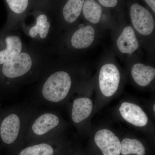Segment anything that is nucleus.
<instances>
[{
    "instance_id": "nucleus-1",
    "label": "nucleus",
    "mask_w": 155,
    "mask_h": 155,
    "mask_svg": "<svg viewBox=\"0 0 155 155\" xmlns=\"http://www.w3.org/2000/svg\"><path fill=\"white\" fill-rule=\"evenodd\" d=\"M72 84L70 75L64 71L54 72L48 78L42 87L45 98L54 103L65 99L69 93Z\"/></svg>"
},
{
    "instance_id": "nucleus-2",
    "label": "nucleus",
    "mask_w": 155,
    "mask_h": 155,
    "mask_svg": "<svg viewBox=\"0 0 155 155\" xmlns=\"http://www.w3.org/2000/svg\"><path fill=\"white\" fill-rule=\"evenodd\" d=\"M120 73L113 64L104 65L100 70L99 83L100 90L105 96H112L116 92L120 81Z\"/></svg>"
},
{
    "instance_id": "nucleus-3",
    "label": "nucleus",
    "mask_w": 155,
    "mask_h": 155,
    "mask_svg": "<svg viewBox=\"0 0 155 155\" xmlns=\"http://www.w3.org/2000/svg\"><path fill=\"white\" fill-rule=\"evenodd\" d=\"M32 65V58L30 54L25 52H21L2 65V72L8 78H16L25 75L31 69Z\"/></svg>"
},
{
    "instance_id": "nucleus-4",
    "label": "nucleus",
    "mask_w": 155,
    "mask_h": 155,
    "mask_svg": "<svg viewBox=\"0 0 155 155\" xmlns=\"http://www.w3.org/2000/svg\"><path fill=\"white\" fill-rule=\"evenodd\" d=\"M131 22L136 30L143 35H150L153 30L155 22L152 14L144 7L133 4L130 9Z\"/></svg>"
},
{
    "instance_id": "nucleus-5",
    "label": "nucleus",
    "mask_w": 155,
    "mask_h": 155,
    "mask_svg": "<svg viewBox=\"0 0 155 155\" xmlns=\"http://www.w3.org/2000/svg\"><path fill=\"white\" fill-rule=\"evenodd\" d=\"M22 41L14 35H0V66H2L22 52Z\"/></svg>"
},
{
    "instance_id": "nucleus-6",
    "label": "nucleus",
    "mask_w": 155,
    "mask_h": 155,
    "mask_svg": "<svg viewBox=\"0 0 155 155\" xmlns=\"http://www.w3.org/2000/svg\"><path fill=\"white\" fill-rule=\"evenodd\" d=\"M94 141L104 155H119L121 153V142L110 130H98L95 135Z\"/></svg>"
},
{
    "instance_id": "nucleus-7",
    "label": "nucleus",
    "mask_w": 155,
    "mask_h": 155,
    "mask_svg": "<svg viewBox=\"0 0 155 155\" xmlns=\"http://www.w3.org/2000/svg\"><path fill=\"white\" fill-rule=\"evenodd\" d=\"M120 114L127 122L137 127H143L147 124L146 114L139 106L128 102L122 103L119 109Z\"/></svg>"
},
{
    "instance_id": "nucleus-8",
    "label": "nucleus",
    "mask_w": 155,
    "mask_h": 155,
    "mask_svg": "<svg viewBox=\"0 0 155 155\" xmlns=\"http://www.w3.org/2000/svg\"><path fill=\"white\" fill-rule=\"evenodd\" d=\"M20 121L17 114H11L3 120L0 127V134L5 143L11 144L16 141L19 135Z\"/></svg>"
},
{
    "instance_id": "nucleus-9",
    "label": "nucleus",
    "mask_w": 155,
    "mask_h": 155,
    "mask_svg": "<svg viewBox=\"0 0 155 155\" xmlns=\"http://www.w3.org/2000/svg\"><path fill=\"white\" fill-rule=\"evenodd\" d=\"M119 51L124 54H130L138 49L139 43L132 27H125L117 41Z\"/></svg>"
},
{
    "instance_id": "nucleus-10",
    "label": "nucleus",
    "mask_w": 155,
    "mask_h": 155,
    "mask_svg": "<svg viewBox=\"0 0 155 155\" xmlns=\"http://www.w3.org/2000/svg\"><path fill=\"white\" fill-rule=\"evenodd\" d=\"M95 31L90 25L79 28L72 35L71 44L76 49H84L88 47L94 40Z\"/></svg>"
},
{
    "instance_id": "nucleus-11",
    "label": "nucleus",
    "mask_w": 155,
    "mask_h": 155,
    "mask_svg": "<svg viewBox=\"0 0 155 155\" xmlns=\"http://www.w3.org/2000/svg\"><path fill=\"white\" fill-rule=\"evenodd\" d=\"M59 122V118L54 114H43L34 122L32 126V130L36 135H44L58 126Z\"/></svg>"
},
{
    "instance_id": "nucleus-12",
    "label": "nucleus",
    "mask_w": 155,
    "mask_h": 155,
    "mask_svg": "<svg viewBox=\"0 0 155 155\" xmlns=\"http://www.w3.org/2000/svg\"><path fill=\"white\" fill-rule=\"evenodd\" d=\"M92 107V102L88 98H79L75 100L72 109L73 122L79 123L88 118L91 114Z\"/></svg>"
},
{
    "instance_id": "nucleus-13",
    "label": "nucleus",
    "mask_w": 155,
    "mask_h": 155,
    "mask_svg": "<svg viewBox=\"0 0 155 155\" xmlns=\"http://www.w3.org/2000/svg\"><path fill=\"white\" fill-rule=\"evenodd\" d=\"M131 75L137 84L140 86H146L154 79L155 69L143 64H136L131 69Z\"/></svg>"
},
{
    "instance_id": "nucleus-14",
    "label": "nucleus",
    "mask_w": 155,
    "mask_h": 155,
    "mask_svg": "<svg viewBox=\"0 0 155 155\" xmlns=\"http://www.w3.org/2000/svg\"><path fill=\"white\" fill-rule=\"evenodd\" d=\"M36 24L29 31V35L32 38L39 35L41 39L45 38L49 32L50 23L46 14L41 11L36 12Z\"/></svg>"
},
{
    "instance_id": "nucleus-15",
    "label": "nucleus",
    "mask_w": 155,
    "mask_h": 155,
    "mask_svg": "<svg viewBox=\"0 0 155 155\" xmlns=\"http://www.w3.org/2000/svg\"><path fill=\"white\" fill-rule=\"evenodd\" d=\"M84 0H67L62 10L65 21L72 23L77 20L80 16Z\"/></svg>"
},
{
    "instance_id": "nucleus-16",
    "label": "nucleus",
    "mask_w": 155,
    "mask_h": 155,
    "mask_svg": "<svg viewBox=\"0 0 155 155\" xmlns=\"http://www.w3.org/2000/svg\"><path fill=\"white\" fill-rule=\"evenodd\" d=\"M84 16L90 22L97 24L101 17L102 9L94 0H85L82 8Z\"/></svg>"
},
{
    "instance_id": "nucleus-17",
    "label": "nucleus",
    "mask_w": 155,
    "mask_h": 155,
    "mask_svg": "<svg viewBox=\"0 0 155 155\" xmlns=\"http://www.w3.org/2000/svg\"><path fill=\"white\" fill-rule=\"evenodd\" d=\"M121 153L123 155H145L146 150L141 142L135 139L126 138L121 143Z\"/></svg>"
},
{
    "instance_id": "nucleus-18",
    "label": "nucleus",
    "mask_w": 155,
    "mask_h": 155,
    "mask_svg": "<svg viewBox=\"0 0 155 155\" xmlns=\"http://www.w3.org/2000/svg\"><path fill=\"white\" fill-rule=\"evenodd\" d=\"M53 147L47 143H41L27 147L22 149L18 155H54Z\"/></svg>"
},
{
    "instance_id": "nucleus-19",
    "label": "nucleus",
    "mask_w": 155,
    "mask_h": 155,
    "mask_svg": "<svg viewBox=\"0 0 155 155\" xmlns=\"http://www.w3.org/2000/svg\"><path fill=\"white\" fill-rule=\"evenodd\" d=\"M101 5L107 8H114L118 3V0H98Z\"/></svg>"
},
{
    "instance_id": "nucleus-20",
    "label": "nucleus",
    "mask_w": 155,
    "mask_h": 155,
    "mask_svg": "<svg viewBox=\"0 0 155 155\" xmlns=\"http://www.w3.org/2000/svg\"><path fill=\"white\" fill-rule=\"evenodd\" d=\"M146 2L149 5L154 12H155V0H145Z\"/></svg>"
},
{
    "instance_id": "nucleus-21",
    "label": "nucleus",
    "mask_w": 155,
    "mask_h": 155,
    "mask_svg": "<svg viewBox=\"0 0 155 155\" xmlns=\"http://www.w3.org/2000/svg\"><path fill=\"white\" fill-rule=\"evenodd\" d=\"M48 0H32V2H36L38 4H44Z\"/></svg>"
},
{
    "instance_id": "nucleus-22",
    "label": "nucleus",
    "mask_w": 155,
    "mask_h": 155,
    "mask_svg": "<svg viewBox=\"0 0 155 155\" xmlns=\"http://www.w3.org/2000/svg\"><path fill=\"white\" fill-rule=\"evenodd\" d=\"M153 110H154V112H155V104H154Z\"/></svg>"
}]
</instances>
